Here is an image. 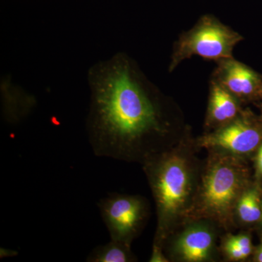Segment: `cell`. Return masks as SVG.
Here are the masks:
<instances>
[{
  "instance_id": "obj_1",
  "label": "cell",
  "mask_w": 262,
  "mask_h": 262,
  "mask_svg": "<svg viewBox=\"0 0 262 262\" xmlns=\"http://www.w3.org/2000/svg\"><path fill=\"white\" fill-rule=\"evenodd\" d=\"M88 84L86 131L96 156L130 159L147 139L165 132L156 98L125 53L93 65Z\"/></svg>"
},
{
  "instance_id": "obj_2",
  "label": "cell",
  "mask_w": 262,
  "mask_h": 262,
  "mask_svg": "<svg viewBox=\"0 0 262 262\" xmlns=\"http://www.w3.org/2000/svg\"><path fill=\"white\" fill-rule=\"evenodd\" d=\"M243 39L241 34L214 17L205 15L179 38L174 47L169 71L173 72L181 62L193 56L218 61L232 58L234 48Z\"/></svg>"
},
{
  "instance_id": "obj_3",
  "label": "cell",
  "mask_w": 262,
  "mask_h": 262,
  "mask_svg": "<svg viewBox=\"0 0 262 262\" xmlns=\"http://www.w3.org/2000/svg\"><path fill=\"white\" fill-rule=\"evenodd\" d=\"M158 160L150 165L148 171L162 228L187 201L190 182L187 165L182 158L173 155Z\"/></svg>"
},
{
  "instance_id": "obj_4",
  "label": "cell",
  "mask_w": 262,
  "mask_h": 262,
  "mask_svg": "<svg viewBox=\"0 0 262 262\" xmlns=\"http://www.w3.org/2000/svg\"><path fill=\"white\" fill-rule=\"evenodd\" d=\"M244 183V170L232 160H220L205 177L201 203L208 214L225 216L232 209Z\"/></svg>"
},
{
  "instance_id": "obj_5",
  "label": "cell",
  "mask_w": 262,
  "mask_h": 262,
  "mask_svg": "<svg viewBox=\"0 0 262 262\" xmlns=\"http://www.w3.org/2000/svg\"><path fill=\"white\" fill-rule=\"evenodd\" d=\"M100 214L110 238L129 244L145 217V206L140 198L112 193L98 203Z\"/></svg>"
},
{
  "instance_id": "obj_6",
  "label": "cell",
  "mask_w": 262,
  "mask_h": 262,
  "mask_svg": "<svg viewBox=\"0 0 262 262\" xmlns=\"http://www.w3.org/2000/svg\"><path fill=\"white\" fill-rule=\"evenodd\" d=\"M262 142V125L250 117H238L220 130L202 138L206 148H221L237 154H248Z\"/></svg>"
},
{
  "instance_id": "obj_7",
  "label": "cell",
  "mask_w": 262,
  "mask_h": 262,
  "mask_svg": "<svg viewBox=\"0 0 262 262\" xmlns=\"http://www.w3.org/2000/svg\"><path fill=\"white\" fill-rule=\"evenodd\" d=\"M213 80L237 99L250 101L262 97L261 76L233 58L219 61Z\"/></svg>"
},
{
  "instance_id": "obj_8",
  "label": "cell",
  "mask_w": 262,
  "mask_h": 262,
  "mask_svg": "<svg viewBox=\"0 0 262 262\" xmlns=\"http://www.w3.org/2000/svg\"><path fill=\"white\" fill-rule=\"evenodd\" d=\"M2 110L4 119L16 124L32 113L36 105L34 96L10 82H2Z\"/></svg>"
},
{
  "instance_id": "obj_9",
  "label": "cell",
  "mask_w": 262,
  "mask_h": 262,
  "mask_svg": "<svg viewBox=\"0 0 262 262\" xmlns=\"http://www.w3.org/2000/svg\"><path fill=\"white\" fill-rule=\"evenodd\" d=\"M239 113L237 98L213 80L208 107V122L225 126L235 120Z\"/></svg>"
},
{
  "instance_id": "obj_10",
  "label": "cell",
  "mask_w": 262,
  "mask_h": 262,
  "mask_svg": "<svg viewBox=\"0 0 262 262\" xmlns=\"http://www.w3.org/2000/svg\"><path fill=\"white\" fill-rule=\"evenodd\" d=\"M213 245V236L203 227H194L182 234L177 243V251L184 260L204 261L209 256Z\"/></svg>"
},
{
  "instance_id": "obj_11",
  "label": "cell",
  "mask_w": 262,
  "mask_h": 262,
  "mask_svg": "<svg viewBox=\"0 0 262 262\" xmlns=\"http://www.w3.org/2000/svg\"><path fill=\"white\" fill-rule=\"evenodd\" d=\"M133 261L129 244L111 239L105 245L97 246L89 253L88 262H127Z\"/></svg>"
},
{
  "instance_id": "obj_12",
  "label": "cell",
  "mask_w": 262,
  "mask_h": 262,
  "mask_svg": "<svg viewBox=\"0 0 262 262\" xmlns=\"http://www.w3.org/2000/svg\"><path fill=\"white\" fill-rule=\"evenodd\" d=\"M237 211L239 218L247 223H253L261 220V201L257 189L253 188L244 193L239 200Z\"/></svg>"
},
{
  "instance_id": "obj_13",
  "label": "cell",
  "mask_w": 262,
  "mask_h": 262,
  "mask_svg": "<svg viewBox=\"0 0 262 262\" xmlns=\"http://www.w3.org/2000/svg\"><path fill=\"white\" fill-rule=\"evenodd\" d=\"M225 251L229 258H232V259L242 260L248 256L247 253L245 252L242 248H239L234 243L231 242L229 239L226 244Z\"/></svg>"
},
{
  "instance_id": "obj_14",
  "label": "cell",
  "mask_w": 262,
  "mask_h": 262,
  "mask_svg": "<svg viewBox=\"0 0 262 262\" xmlns=\"http://www.w3.org/2000/svg\"><path fill=\"white\" fill-rule=\"evenodd\" d=\"M229 241L242 248L245 252L250 256L252 251V245H251V239L249 237L243 234V235L234 236V237H231Z\"/></svg>"
},
{
  "instance_id": "obj_15",
  "label": "cell",
  "mask_w": 262,
  "mask_h": 262,
  "mask_svg": "<svg viewBox=\"0 0 262 262\" xmlns=\"http://www.w3.org/2000/svg\"><path fill=\"white\" fill-rule=\"evenodd\" d=\"M257 168L258 172L262 175V144L260 146L257 155Z\"/></svg>"
},
{
  "instance_id": "obj_16",
  "label": "cell",
  "mask_w": 262,
  "mask_h": 262,
  "mask_svg": "<svg viewBox=\"0 0 262 262\" xmlns=\"http://www.w3.org/2000/svg\"><path fill=\"white\" fill-rule=\"evenodd\" d=\"M256 260L258 262H262V246L258 249L257 255H256Z\"/></svg>"
},
{
  "instance_id": "obj_17",
  "label": "cell",
  "mask_w": 262,
  "mask_h": 262,
  "mask_svg": "<svg viewBox=\"0 0 262 262\" xmlns=\"http://www.w3.org/2000/svg\"><path fill=\"white\" fill-rule=\"evenodd\" d=\"M261 210H262V206H261ZM261 220H262V215H261Z\"/></svg>"
}]
</instances>
